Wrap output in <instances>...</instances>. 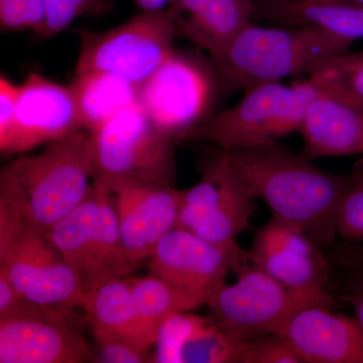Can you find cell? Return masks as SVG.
<instances>
[{
    "mask_svg": "<svg viewBox=\"0 0 363 363\" xmlns=\"http://www.w3.org/2000/svg\"><path fill=\"white\" fill-rule=\"evenodd\" d=\"M20 85L14 84L6 76L0 77V140L6 138L13 125L18 105Z\"/></svg>",
    "mask_w": 363,
    "mask_h": 363,
    "instance_id": "obj_33",
    "label": "cell"
},
{
    "mask_svg": "<svg viewBox=\"0 0 363 363\" xmlns=\"http://www.w3.org/2000/svg\"><path fill=\"white\" fill-rule=\"evenodd\" d=\"M248 260L279 283L295 290L325 289L331 262L300 228L272 215L247 250Z\"/></svg>",
    "mask_w": 363,
    "mask_h": 363,
    "instance_id": "obj_14",
    "label": "cell"
},
{
    "mask_svg": "<svg viewBox=\"0 0 363 363\" xmlns=\"http://www.w3.org/2000/svg\"><path fill=\"white\" fill-rule=\"evenodd\" d=\"M97 193L94 184L84 201L57 222L47 236L77 274L84 293L97 286L96 243Z\"/></svg>",
    "mask_w": 363,
    "mask_h": 363,
    "instance_id": "obj_20",
    "label": "cell"
},
{
    "mask_svg": "<svg viewBox=\"0 0 363 363\" xmlns=\"http://www.w3.org/2000/svg\"><path fill=\"white\" fill-rule=\"evenodd\" d=\"M82 128L69 86L30 73L20 85L16 117L11 130L0 140V152L21 154Z\"/></svg>",
    "mask_w": 363,
    "mask_h": 363,
    "instance_id": "obj_13",
    "label": "cell"
},
{
    "mask_svg": "<svg viewBox=\"0 0 363 363\" xmlns=\"http://www.w3.org/2000/svg\"><path fill=\"white\" fill-rule=\"evenodd\" d=\"M303 363H363V328L357 318L313 306L298 313L283 334Z\"/></svg>",
    "mask_w": 363,
    "mask_h": 363,
    "instance_id": "obj_16",
    "label": "cell"
},
{
    "mask_svg": "<svg viewBox=\"0 0 363 363\" xmlns=\"http://www.w3.org/2000/svg\"><path fill=\"white\" fill-rule=\"evenodd\" d=\"M243 91L238 104L210 117L186 140L215 143L224 150L279 143L300 131L313 100L321 94L309 78L289 86L264 83Z\"/></svg>",
    "mask_w": 363,
    "mask_h": 363,
    "instance_id": "obj_4",
    "label": "cell"
},
{
    "mask_svg": "<svg viewBox=\"0 0 363 363\" xmlns=\"http://www.w3.org/2000/svg\"><path fill=\"white\" fill-rule=\"evenodd\" d=\"M44 21L37 39L47 40L67 30L82 16H102L111 11L113 0H42Z\"/></svg>",
    "mask_w": 363,
    "mask_h": 363,
    "instance_id": "obj_27",
    "label": "cell"
},
{
    "mask_svg": "<svg viewBox=\"0 0 363 363\" xmlns=\"http://www.w3.org/2000/svg\"><path fill=\"white\" fill-rule=\"evenodd\" d=\"M353 281L339 298V303L351 306L354 311V317L363 328V274L352 272Z\"/></svg>",
    "mask_w": 363,
    "mask_h": 363,
    "instance_id": "obj_35",
    "label": "cell"
},
{
    "mask_svg": "<svg viewBox=\"0 0 363 363\" xmlns=\"http://www.w3.org/2000/svg\"><path fill=\"white\" fill-rule=\"evenodd\" d=\"M351 45L313 28H267L252 21L209 61L227 96L264 83L310 77Z\"/></svg>",
    "mask_w": 363,
    "mask_h": 363,
    "instance_id": "obj_3",
    "label": "cell"
},
{
    "mask_svg": "<svg viewBox=\"0 0 363 363\" xmlns=\"http://www.w3.org/2000/svg\"><path fill=\"white\" fill-rule=\"evenodd\" d=\"M69 313L0 319V363L94 362V350L74 329Z\"/></svg>",
    "mask_w": 363,
    "mask_h": 363,
    "instance_id": "obj_15",
    "label": "cell"
},
{
    "mask_svg": "<svg viewBox=\"0 0 363 363\" xmlns=\"http://www.w3.org/2000/svg\"><path fill=\"white\" fill-rule=\"evenodd\" d=\"M83 309L93 335L123 338L140 350L149 351L140 336L128 279H113L88 291Z\"/></svg>",
    "mask_w": 363,
    "mask_h": 363,
    "instance_id": "obj_22",
    "label": "cell"
},
{
    "mask_svg": "<svg viewBox=\"0 0 363 363\" xmlns=\"http://www.w3.org/2000/svg\"><path fill=\"white\" fill-rule=\"evenodd\" d=\"M0 274L21 297L48 309L71 313L84 304L77 274L45 234L26 225L0 204Z\"/></svg>",
    "mask_w": 363,
    "mask_h": 363,
    "instance_id": "obj_6",
    "label": "cell"
},
{
    "mask_svg": "<svg viewBox=\"0 0 363 363\" xmlns=\"http://www.w3.org/2000/svg\"><path fill=\"white\" fill-rule=\"evenodd\" d=\"M307 78L321 94L363 105V51L346 52Z\"/></svg>",
    "mask_w": 363,
    "mask_h": 363,
    "instance_id": "obj_25",
    "label": "cell"
},
{
    "mask_svg": "<svg viewBox=\"0 0 363 363\" xmlns=\"http://www.w3.org/2000/svg\"><path fill=\"white\" fill-rule=\"evenodd\" d=\"M128 281L143 345L150 350L156 342L161 325L175 313L184 311L183 306L173 291L152 274Z\"/></svg>",
    "mask_w": 363,
    "mask_h": 363,
    "instance_id": "obj_24",
    "label": "cell"
},
{
    "mask_svg": "<svg viewBox=\"0 0 363 363\" xmlns=\"http://www.w3.org/2000/svg\"><path fill=\"white\" fill-rule=\"evenodd\" d=\"M208 317L198 316L190 311L175 313L169 317L157 331L156 352L152 362L181 363V351L186 342L199 330Z\"/></svg>",
    "mask_w": 363,
    "mask_h": 363,
    "instance_id": "obj_28",
    "label": "cell"
},
{
    "mask_svg": "<svg viewBox=\"0 0 363 363\" xmlns=\"http://www.w3.org/2000/svg\"><path fill=\"white\" fill-rule=\"evenodd\" d=\"M95 178L90 131L79 130L33 156L18 157L0 171V203L26 226L47 235L84 201Z\"/></svg>",
    "mask_w": 363,
    "mask_h": 363,
    "instance_id": "obj_2",
    "label": "cell"
},
{
    "mask_svg": "<svg viewBox=\"0 0 363 363\" xmlns=\"http://www.w3.org/2000/svg\"><path fill=\"white\" fill-rule=\"evenodd\" d=\"M304 156L346 157L363 154V105L320 94L300 128Z\"/></svg>",
    "mask_w": 363,
    "mask_h": 363,
    "instance_id": "obj_18",
    "label": "cell"
},
{
    "mask_svg": "<svg viewBox=\"0 0 363 363\" xmlns=\"http://www.w3.org/2000/svg\"><path fill=\"white\" fill-rule=\"evenodd\" d=\"M93 184L97 193L95 262L98 286L106 281L126 278L140 267L128 257L124 248L111 188L99 178H94Z\"/></svg>",
    "mask_w": 363,
    "mask_h": 363,
    "instance_id": "obj_23",
    "label": "cell"
},
{
    "mask_svg": "<svg viewBox=\"0 0 363 363\" xmlns=\"http://www.w3.org/2000/svg\"><path fill=\"white\" fill-rule=\"evenodd\" d=\"M359 177L344 198L337 222L338 236L347 242H363V164Z\"/></svg>",
    "mask_w": 363,
    "mask_h": 363,
    "instance_id": "obj_31",
    "label": "cell"
},
{
    "mask_svg": "<svg viewBox=\"0 0 363 363\" xmlns=\"http://www.w3.org/2000/svg\"><path fill=\"white\" fill-rule=\"evenodd\" d=\"M248 262L240 245H219L176 227L167 233L149 259L150 274L173 291L184 311L207 306L225 285L229 271Z\"/></svg>",
    "mask_w": 363,
    "mask_h": 363,
    "instance_id": "obj_10",
    "label": "cell"
},
{
    "mask_svg": "<svg viewBox=\"0 0 363 363\" xmlns=\"http://www.w3.org/2000/svg\"><path fill=\"white\" fill-rule=\"evenodd\" d=\"M255 20L320 30L353 44L363 39L362 2L255 0Z\"/></svg>",
    "mask_w": 363,
    "mask_h": 363,
    "instance_id": "obj_19",
    "label": "cell"
},
{
    "mask_svg": "<svg viewBox=\"0 0 363 363\" xmlns=\"http://www.w3.org/2000/svg\"><path fill=\"white\" fill-rule=\"evenodd\" d=\"M68 86L81 126L90 133L138 104V86L108 72L75 73Z\"/></svg>",
    "mask_w": 363,
    "mask_h": 363,
    "instance_id": "obj_21",
    "label": "cell"
},
{
    "mask_svg": "<svg viewBox=\"0 0 363 363\" xmlns=\"http://www.w3.org/2000/svg\"><path fill=\"white\" fill-rule=\"evenodd\" d=\"M104 181L113 195L124 248L140 267L152 257L162 238L176 228L182 190L157 182Z\"/></svg>",
    "mask_w": 363,
    "mask_h": 363,
    "instance_id": "obj_12",
    "label": "cell"
},
{
    "mask_svg": "<svg viewBox=\"0 0 363 363\" xmlns=\"http://www.w3.org/2000/svg\"><path fill=\"white\" fill-rule=\"evenodd\" d=\"M94 362L102 363H142L147 362V352L113 336L95 334Z\"/></svg>",
    "mask_w": 363,
    "mask_h": 363,
    "instance_id": "obj_32",
    "label": "cell"
},
{
    "mask_svg": "<svg viewBox=\"0 0 363 363\" xmlns=\"http://www.w3.org/2000/svg\"><path fill=\"white\" fill-rule=\"evenodd\" d=\"M219 94L211 62L175 50L138 86V104L160 130L179 142L213 116Z\"/></svg>",
    "mask_w": 363,
    "mask_h": 363,
    "instance_id": "obj_7",
    "label": "cell"
},
{
    "mask_svg": "<svg viewBox=\"0 0 363 363\" xmlns=\"http://www.w3.org/2000/svg\"><path fill=\"white\" fill-rule=\"evenodd\" d=\"M327 257L332 264L363 274V242L344 241L342 245L332 248Z\"/></svg>",
    "mask_w": 363,
    "mask_h": 363,
    "instance_id": "obj_34",
    "label": "cell"
},
{
    "mask_svg": "<svg viewBox=\"0 0 363 363\" xmlns=\"http://www.w3.org/2000/svg\"><path fill=\"white\" fill-rule=\"evenodd\" d=\"M242 344L208 317L184 345L181 363H238Z\"/></svg>",
    "mask_w": 363,
    "mask_h": 363,
    "instance_id": "obj_26",
    "label": "cell"
},
{
    "mask_svg": "<svg viewBox=\"0 0 363 363\" xmlns=\"http://www.w3.org/2000/svg\"><path fill=\"white\" fill-rule=\"evenodd\" d=\"M310 2H333V1H350V2H362L363 0H306Z\"/></svg>",
    "mask_w": 363,
    "mask_h": 363,
    "instance_id": "obj_37",
    "label": "cell"
},
{
    "mask_svg": "<svg viewBox=\"0 0 363 363\" xmlns=\"http://www.w3.org/2000/svg\"><path fill=\"white\" fill-rule=\"evenodd\" d=\"M255 200L234 173L227 150L219 149L200 181L182 190L177 227L215 245H236L238 235L250 228Z\"/></svg>",
    "mask_w": 363,
    "mask_h": 363,
    "instance_id": "obj_11",
    "label": "cell"
},
{
    "mask_svg": "<svg viewBox=\"0 0 363 363\" xmlns=\"http://www.w3.org/2000/svg\"><path fill=\"white\" fill-rule=\"evenodd\" d=\"M174 1L175 0H135L136 6L140 7V11H147V13L167 11Z\"/></svg>",
    "mask_w": 363,
    "mask_h": 363,
    "instance_id": "obj_36",
    "label": "cell"
},
{
    "mask_svg": "<svg viewBox=\"0 0 363 363\" xmlns=\"http://www.w3.org/2000/svg\"><path fill=\"white\" fill-rule=\"evenodd\" d=\"M177 35L206 51H221L236 33L255 21V0H175L168 9Z\"/></svg>",
    "mask_w": 363,
    "mask_h": 363,
    "instance_id": "obj_17",
    "label": "cell"
},
{
    "mask_svg": "<svg viewBox=\"0 0 363 363\" xmlns=\"http://www.w3.org/2000/svg\"><path fill=\"white\" fill-rule=\"evenodd\" d=\"M80 39L75 73L104 71L140 86L175 51L177 30L168 9L135 14L104 30H78Z\"/></svg>",
    "mask_w": 363,
    "mask_h": 363,
    "instance_id": "obj_8",
    "label": "cell"
},
{
    "mask_svg": "<svg viewBox=\"0 0 363 363\" xmlns=\"http://www.w3.org/2000/svg\"><path fill=\"white\" fill-rule=\"evenodd\" d=\"M44 21L42 0H0L1 32L37 33Z\"/></svg>",
    "mask_w": 363,
    "mask_h": 363,
    "instance_id": "obj_30",
    "label": "cell"
},
{
    "mask_svg": "<svg viewBox=\"0 0 363 363\" xmlns=\"http://www.w3.org/2000/svg\"><path fill=\"white\" fill-rule=\"evenodd\" d=\"M338 300L325 289L295 290L279 283L250 260L238 279L224 285L208 303L215 323L241 342L264 335H283L294 317L313 306L335 309Z\"/></svg>",
    "mask_w": 363,
    "mask_h": 363,
    "instance_id": "obj_5",
    "label": "cell"
},
{
    "mask_svg": "<svg viewBox=\"0 0 363 363\" xmlns=\"http://www.w3.org/2000/svg\"><path fill=\"white\" fill-rule=\"evenodd\" d=\"M238 363H303L283 335L260 336L242 344Z\"/></svg>",
    "mask_w": 363,
    "mask_h": 363,
    "instance_id": "obj_29",
    "label": "cell"
},
{
    "mask_svg": "<svg viewBox=\"0 0 363 363\" xmlns=\"http://www.w3.org/2000/svg\"><path fill=\"white\" fill-rule=\"evenodd\" d=\"M90 133L95 178L175 185L178 140L160 130L138 104Z\"/></svg>",
    "mask_w": 363,
    "mask_h": 363,
    "instance_id": "obj_9",
    "label": "cell"
},
{
    "mask_svg": "<svg viewBox=\"0 0 363 363\" xmlns=\"http://www.w3.org/2000/svg\"><path fill=\"white\" fill-rule=\"evenodd\" d=\"M227 152L234 173L274 216L297 226L323 250L335 245L339 211L357 184V169L325 171L279 143Z\"/></svg>",
    "mask_w": 363,
    "mask_h": 363,
    "instance_id": "obj_1",
    "label": "cell"
}]
</instances>
